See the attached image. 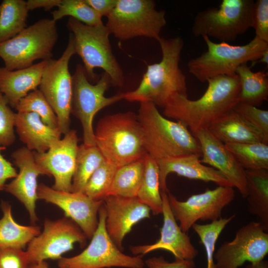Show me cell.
I'll return each instance as SVG.
<instances>
[{"label":"cell","instance_id":"8fae6325","mask_svg":"<svg viewBox=\"0 0 268 268\" xmlns=\"http://www.w3.org/2000/svg\"><path fill=\"white\" fill-rule=\"evenodd\" d=\"M106 212L103 206L98 212V222L88 246L80 254L58 260L60 268H143L142 255L124 254L113 242L105 227Z\"/></svg>","mask_w":268,"mask_h":268},{"label":"cell","instance_id":"3957f363","mask_svg":"<svg viewBox=\"0 0 268 268\" xmlns=\"http://www.w3.org/2000/svg\"><path fill=\"white\" fill-rule=\"evenodd\" d=\"M137 118L145 150L157 161L192 154L201 156L199 142L188 127L164 117L152 102L140 103Z\"/></svg>","mask_w":268,"mask_h":268},{"label":"cell","instance_id":"bcb514c9","mask_svg":"<svg viewBox=\"0 0 268 268\" xmlns=\"http://www.w3.org/2000/svg\"><path fill=\"white\" fill-rule=\"evenodd\" d=\"M245 268H268V263L263 260L258 262L250 263Z\"/></svg>","mask_w":268,"mask_h":268},{"label":"cell","instance_id":"f546056e","mask_svg":"<svg viewBox=\"0 0 268 268\" xmlns=\"http://www.w3.org/2000/svg\"><path fill=\"white\" fill-rule=\"evenodd\" d=\"M29 10L23 0H4L0 4V43L14 37L27 26Z\"/></svg>","mask_w":268,"mask_h":268},{"label":"cell","instance_id":"9a60e30c","mask_svg":"<svg viewBox=\"0 0 268 268\" xmlns=\"http://www.w3.org/2000/svg\"><path fill=\"white\" fill-rule=\"evenodd\" d=\"M268 253V233L258 222L240 228L233 239L223 242L214 252L215 268H239L246 262L263 260Z\"/></svg>","mask_w":268,"mask_h":268},{"label":"cell","instance_id":"ffe728a7","mask_svg":"<svg viewBox=\"0 0 268 268\" xmlns=\"http://www.w3.org/2000/svg\"><path fill=\"white\" fill-rule=\"evenodd\" d=\"M19 173L4 190L11 194L23 204L32 224L38 220L36 215V202L37 196V178L46 173L36 162L33 152L26 147H20L11 154Z\"/></svg>","mask_w":268,"mask_h":268},{"label":"cell","instance_id":"ee69618b","mask_svg":"<svg viewBox=\"0 0 268 268\" xmlns=\"http://www.w3.org/2000/svg\"><path fill=\"white\" fill-rule=\"evenodd\" d=\"M102 16L107 17L116 6L118 0H84Z\"/></svg>","mask_w":268,"mask_h":268},{"label":"cell","instance_id":"836d02e7","mask_svg":"<svg viewBox=\"0 0 268 268\" xmlns=\"http://www.w3.org/2000/svg\"><path fill=\"white\" fill-rule=\"evenodd\" d=\"M55 21L69 16L89 26L103 24L102 16L88 5L84 0H62L58 9L51 12Z\"/></svg>","mask_w":268,"mask_h":268},{"label":"cell","instance_id":"8992f818","mask_svg":"<svg viewBox=\"0 0 268 268\" xmlns=\"http://www.w3.org/2000/svg\"><path fill=\"white\" fill-rule=\"evenodd\" d=\"M207 50L191 59L187 64L189 72L201 82L220 75H232L243 64L255 62L268 49V43L255 37L248 44L234 46L226 42L216 43L202 36Z\"/></svg>","mask_w":268,"mask_h":268},{"label":"cell","instance_id":"7bdbcfd3","mask_svg":"<svg viewBox=\"0 0 268 268\" xmlns=\"http://www.w3.org/2000/svg\"><path fill=\"white\" fill-rule=\"evenodd\" d=\"M5 149V147L0 145V191L4 190L7 180L14 178L17 175L16 169L1 153Z\"/></svg>","mask_w":268,"mask_h":268},{"label":"cell","instance_id":"f35d334b","mask_svg":"<svg viewBox=\"0 0 268 268\" xmlns=\"http://www.w3.org/2000/svg\"><path fill=\"white\" fill-rule=\"evenodd\" d=\"M15 113L10 108L3 95L0 91V145L6 147L15 140Z\"/></svg>","mask_w":268,"mask_h":268},{"label":"cell","instance_id":"52a82bcc","mask_svg":"<svg viewBox=\"0 0 268 268\" xmlns=\"http://www.w3.org/2000/svg\"><path fill=\"white\" fill-rule=\"evenodd\" d=\"M58 39L56 22L52 19H41L0 43V57L8 70L26 68L37 60L52 59Z\"/></svg>","mask_w":268,"mask_h":268},{"label":"cell","instance_id":"ba28073f","mask_svg":"<svg viewBox=\"0 0 268 268\" xmlns=\"http://www.w3.org/2000/svg\"><path fill=\"white\" fill-rule=\"evenodd\" d=\"M253 0H222L218 7H208L196 15L192 31L223 42L235 40L252 27Z\"/></svg>","mask_w":268,"mask_h":268},{"label":"cell","instance_id":"e0dca14e","mask_svg":"<svg viewBox=\"0 0 268 268\" xmlns=\"http://www.w3.org/2000/svg\"><path fill=\"white\" fill-rule=\"evenodd\" d=\"M38 199L61 208L87 238H91L98 225L97 215L103 201H94L83 193L57 191L43 183L38 186Z\"/></svg>","mask_w":268,"mask_h":268},{"label":"cell","instance_id":"d590c367","mask_svg":"<svg viewBox=\"0 0 268 268\" xmlns=\"http://www.w3.org/2000/svg\"><path fill=\"white\" fill-rule=\"evenodd\" d=\"M117 168L105 160L90 176L83 193L94 201H103L108 195Z\"/></svg>","mask_w":268,"mask_h":268},{"label":"cell","instance_id":"cb8c5ba5","mask_svg":"<svg viewBox=\"0 0 268 268\" xmlns=\"http://www.w3.org/2000/svg\"><path fill=\"white\" fill-rule=\"evenodd\" d=\"M15 127L20 140L30 150L38 153L47 151L61 139L58 128H52L43 122L33 112L15 113Z\"/></svg>","mask_w":268,"mask_h":268},{"label":"cell","instance_id":"8d00e7d4","mask_svg":"<svg viewBox=\"0 0 268 268\" xmlns=\"http://www.w3.org/2000/svg\"><path fill=\"white\" fill-rule=\"evenodd\" d=\"M15 109L19 113H36L44 123L52 128H58L57 116L39 89H37L29 92L22 98Z\"/></svg>","mask_w":268,"mask_h":268},{"label":"cell","instance_id":"7a4b0ae2","mask_svg":"<svg viewBox=\"0 0 268 268\" xmlns=\"http://www.w3.org/2000/svg\"><path fill=\"white\" fill-rule=\"evenodd\" d=\"M161 61L147 66L142 78L134 90L125 93L124 99L130 102H151L164 108L175 95L187 96L186 76L179 67L184 46L182 38H160Z\"/></svg>","mask_w":268,"mask_h":268},{"label":"cell","instance_id":"e575fe53","mask_svg":"<svg viewBox=\"0 0 268 268\" xmlns=\"http://www.w3.org/2000/svg\"><path fill=\"white\" fill-rule=\"evenodd\" d=\"M235 214L228 217L220 218L210 223L201 224L195 223L192 227L199 237L203 245L206 256L207 268H215L213 255L216 241L225 227L235 217Z\"/></svg>","mask_w":268,"mask_h":268},{"label":"cell","instance_id":"ac0fdd59","mask_svg":"<svg viewBox=\"0 0 268 268\" xmlns=\"http://www.w3.org/2000/svg\"><path fill=\"white\" fill-rule=\"evenodd\" d=\"M105 227L113 242L123 251V242L133 227L140 220L150 218V208L137 197L108 196L103 200Z\"/></svg>","mask_w":268,"mask_h":268},{"label":"cell","instance_id":"4dcf8cb0","mask_svg":"<svg viewBox=\"0 0 268 268\" xmlns=\"http://www.w3.org/2000/svg\"><path fill=\"white\" fill-rule=\"evenodd\" d=\"M144 157L118 168L108 196L136 197L143 177Z\"/></svg>","mask_w":268,"mask_h":268},{"label":"cell","instance_id":"1f68e13d","mask_svg":"<svg viewBox=\"0 0 268 268\" xmlns=\"http://www.w3.org/2000/svg\"><path fill=\"white\" fill-rule=\"evenodd\" d=\"M105 161L96 145H78L71 192L83 193L90 176Z\"/></svg>","mask_w":268,"mask_h":268},{"label":"cell","instance_id":"f6af8a7d","mask_svg":"<svg viewBox=\"0 0 268 268\" xmlns=\"http://www.w3.org/2000/svg\"><path fill=\"white\" fill-rule=\"evenodd\" d=\"M62 0H28L26 1L29 10L43 8L45 10H49L54 7H58Z\"/></svg>","mask_w":268,"mask_h":268},{"label":"cell","instance_id":"7c38bea8","mask_svg":"<svg viewBox=\"0 0 268 268\" xmlns=\"http://www.w3.org/2000/svg\"><path fill=\"white\" fill-rule=\"evenodd\" d=\"M75 54L73 37L70 33L67 46L60 58L48 60L39 86L56 114L58 129L64 134L70 130L72 80L68 65Z\"/></svg>","mask_w":268,"mask_h":268},{"label":"cell","instance_id":"b9f144b4","mask_svg":"<svg viewBox=\"0 0 268 268\" xmlns=\"http://www.w3.org/2000/svg\"><path fill=\"white\" fill-rule=\"evenodd\" d=\"M144 264L148 268H195L194 260L175 259L173 262H169L163 257H153L147 259Z\"/></svg>","mask_w":268,"mask_h":268},{"label":"cell","instance_id":"f1b7e54d","mask_svg":"<svg viewBox=\"0 0 268 268\" xmlns=\"http://www.w3.org/2000/svg\"><path fill=\"white\" fill-rule=\"evenodd\" d=\"M142 179L136 197L154 215L162 214V199L160 192L159 168L157 161L146 153Z\"/></svg>","mask_w":268,"mask_h":268},{"label":"cell","instance_id":"7dc6e473","mask_svg":"<svg viewBox=\"0 0 268 268\" xmlns=\"http://www.w3.org/2000/svg\"><path fill=\"white\" fill-rule=\"evenodd\" d=\"M29 268H49L48 264L45 261L29 265Z\"/></svg>","mask_w":268,"mask_h":268},{"label":"cell","instance_id":"9c48e42d","mask_svg":"<svg viewBox=\"0 0 268 268\" xmlns=\"http://www.w3.org/2000/svg\"><path fill=\"white\" fill-rule=\"evenodd\" d=\"M165 15L164 10L156 9L152 0H118L107 16L106 26L121 40L143 36L158 41L166 24Z\"/></svg>","mask_w":268,"mask_h":268},{"label":"cell","instance_id":"603a6c76","mask_svg":"<svg viewBox=\"0 0 268 268\" xmlns=\"http://www.w3.org/2000/svg\"><path fill=\"white\" fill-rule=\"evenodd\" d=\"M48 61L43 60L28 67L14 70L5 67L0 68V91L10 107L15 109L22 98L37 89Z\"/></svg>","mask_w":268,"mask_h":268},{"label":"cell","instance_id":"7402d4cb","mask_svg":"<svg viewBox=\"0 0 268 268\" xmlns=\"http://www.w3.org/2000/svg\"><path fill=\"white\" fill-rule=\"evenodd\" d=\"M201 156L199 154H192L157 161L159 168L161 192H168L166 181L168 174L171 173L190 179L213 182L218 186L233 187L220 171L201 163Z\"/></svg>","mask_w":268,"mask_h":268},{"label":"cell","instance_id":"d4e9b609","mask_svg":"<svg viewBox=\"0 0 268 268\" xmlns=\"http://www.w3.org/2000/svg\"><path fill=\"white\" fill-rule=\"evenodd\" d=\"M208 130L224 144L268 143L259 131L233 110L214 122Z\"/></svg>","mask_w":268,"mask_h":268},{"label":"cell","instance_id":"484cf974","mask_svg":"<svg viewBox=\"0 0 268 268\" xmlns=\"http://www.w3.org/2000/svg\"><path fill=\"white\" fill-rule=\"evenodd\" d=\"M248 209L268 230V170H245Z\"/></svg>","mask_w":268,"mask_h":268},{"label":"cell","instance_id":"6da1fadb","mask_svg":"<svg viewBox=\"0 0 268 268\" xmlns=\"http://www.w3.org/2000/svg\"><path fill=\"white\" fill-rule=\"evenodd\" d=\"M207 82L206 90L198 99L190 100L180 94L170 98L164 108V115L184 123L193 134L208 129L239 102L240 84L236 74L218 76Z\"/></svg>","mask_w":268,"mask_h":268},{"label":"cell","instance_id":"44dd1931","mask_svg":"<svg viewBox=\"0 0 268 268\" xmlns=\"http://www.w3.org/2000/svg\"><path fill=\"white\" fill-rule=\"evenodd\" d=\"M167 193L161 192L163 223L159 239L152 244L130 246V251L135 256H143L162 249L171 252L175 259L194 260L199 251L192 244L187 233L183 232L178 224L170 207Z\"/></svg>","mask_w":268,"mask_h":268},{"label":"cell","instance_id":"4fadbf2b","mask_svg":"<svg viewBox=\"0 0 268 268\" xmlns=\"http://www.w3.org/2000/svg\"><path fill=\"white\" fill-rule=\"evenodd\" d=\"M87 238L80 228L69 218L46 219L43 232L28 244L26 252L28 262L30 265L48 259L59 260L64 253L73 249L75 243L83 247Z\"/></svg>","mask_w":268,"mask_h":268},{"label":"cell","instance_id":"5b68a950","mask_svg":"<svg viewBox=\"0 0 268 268\" xmlns=\"http://www.w3.org/2000/svg\"><path fill=\"white\" fill-rule=\"evenodd\" d=\"M67 27L72 34L75 53L83 61L87 77L96 79L94 70L101 68L110 76L112 85L123 86L124 73L112 52L106 25L89 26L69 17Z\"/></svg>","mask_w":268,"mask_h":268},{"label":"cell","instance_id":"2e32d148","mask_svg":"<svg viewBox=\"0 0 268 268\" xmlns=\"http://www.w3.org/2000/svg\"><path fill=\"white\" fill-rule=\"evenodd\" d=\"M64 135L47 151L33 152L37 164L47 175L54 177L55 183L52 188L57 191L71 192L78 139L74 130H70Z\"/></svg>","mask_w":268,"mask_h":268},{"label":"cell","instance_id":"d6a6232c","mask_svg":"<svg viewBox=\"0 0 268 268\" xmlns=\"http://www.w3.org/2000/svg\"><path fill=\"white\" fill-rule=\"evenodd\" d=\"M245 170H268V144L264 142L224 144Z\"/></svg>","mask_w":268,"mask_h":268},{"label":"cell","instance_id":"c3c4849f","mask_svg":"<svg viewBox=\"0 0 268 268\" xmlns=\"http://www.w3.org/2000/svg\"><path fill=\"white\" fill-rule=\"evenodd\" d=\"M256 62L262 63L265 64L268 66V49H266L263 53L260 59L257 61Z\"/></svg>","mask_w":268,"mask_h":268},{"label":"cell","instance_id":"ab89813d","mask_svg":"<svg viewBox=\"0 0 268 268\" xmlns=\"http://www.w3.org/2000/svg\"><path fill=\"white\" fill-rule=\"evenodd\" d=\"M252 27L255 29L256 37L268 43V0L254 2Z\"/></svg>","mask_w":268,"mask_h":268},{"label":"cell","instance_id":"5bb4252c","mask_svg":"<svg viewBox=\"0 0 268 268\" xmlns=\"http://www.w3.org/2000/svg\"><path fill=\"white\" fill-rule=\"evenodd\" d=\"M172 213L184 232H188L198 220L211 221L221 218L223 209L235 199L233 187L218 186L208 188L201 193L193 195L180 201L169 191L167 193Z\"/></svg>","mask_w":268,"mask_h":268},{"label":"cell","instance_id":"60d3db41","mask_svg":"<svg viewBox=\"0 0 268 268\" xmlns=\"http://www.w3.org/2000/svg\"><path fill=\"white\" fill-rule=\"evenodd\" d=\"M26 251L22 249L0 248V268H29Z\"/></svg>","mask_w":268,"mask_h":268},{"label":"cell","instance_id":"277c9868","mask_svg":"<svg viewBox=\"0 0 268 268\" xmlns=\"http://www.w3.org/2000/svg\"><path fill=\"white\" fill-rule=\"evenodd\" d=\"M95 145L106 161L117 168L143 158L146 153L137 115L132 112L106 115L97 123Z\"/></svg>","mask_w":268,"mask_h":268},{"label":"cell","instance_id":"74e56055","mask_svg":"<svg viewBox=\"0 0 268 268\" xmlns=\"http://www.w3.org/2000/svg\"><path fill=\"white\" fill-rule=\"evenodd\" d=\"M233 110L259 131L268 143V110L241 102H238Z\"/></svg>","mask_w":268,"mask_h":268},{"label":"cell","instance_id":"d6986e66","mask_svg":"<svg viewBox=\"0 0 268 268\" xmlns=\"http://www.w3.org/2000/svg\"><path fill=\"white\" fill-rule=\"evenodd\" d=\"M200 144L201 163L208 164L223 174L242 197H247L245 170L225 144L208 130L201 129L193 134Z\"/></svg>","mask_w":268,"mask_h":268},{"label":"cell","instance_id":"30bf717a","mask_svg":"<svg viewBox=\"0 0 268 268\" xmlns=\"http://www.w3.org/2000/svg\"><path fill=\"white\" fill-rule=\"evenodd\" d=\"M72 96L71 113L80 122L82 130L83 143L95 145L93 119L102 109L124 99V93L107 97L105 91L111 84L109 75L104 72L95 84H91L83 66L77 65L72 76Z\"/></svg>","mask_w":268,"mask_h":268},{"label":"cell","instance_id":"83f0119b","mask_svg":"<svg viewBox=\"0 0 268 268\" xmlns=\"http://www.w3.org/2000/svg\"><path fill=\"white\" fill-rule=\"evenodd\" d=\"M235 73L240 84L239 102L257 107L268 100L267 72H253L247 63H245L238 67Z\"/></svg>","mask_w":268,"mask_h":268},{"label":"cell","instance_id":"4316f807","mask_svg":"<svg viewBox=\"0 0 268 268\" xmlns=\"http://www.w3.org/2000/svg\"><path fill=\"white\" fill-rule=\"evenodd\" d=\"M0 207L3 215L0 219V248L23 249L41 233L38 226L17 223L12 217L11 207L8 202L1 201Z\"/></svg>","mask_w":268,"mask_h":268}]
</instances>
